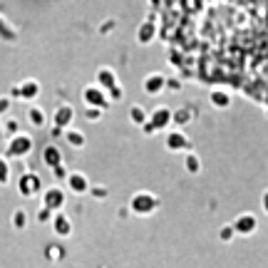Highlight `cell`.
<instances>
[{
  "label": "cell",
  "mask_w": 268,
  "mask_h": 268,
  "mask_svg": "<svg viewBox=\"0 0 268 268\" xmlns=\"http://www.w3.org/2000/svg\"><path fill=\"white\" fill-rule=\"evenodd\" d=\"M154 209H157V196H151V194H137L132 199V211L137 214H149Z\"/></svg>",
  "instance_id": "cell-1"
},
{
  "label": "cell",
  "mask_w": 268,
  "mask_h": 268,
  "mask_svg": "<svg viewBox=\"0 0 268 268\" xmlns=\"http://www.w3.org/2000/svg\"><path fill=\"white\" fill-rule=\"evenodd\" d=\"M256 226H258V221H256L253 214H241V216L234 221V228H236L239 234H253Z\"/></svg>",
  "instance_id": "cell-2"
},
{
  "label": "cell",
  "mask_w": 268,
  "mask_h": 268,
  "mask_svg": "<svg viewBox=\"0 0 268 268\" xmlns=\"http://www.w3.org/2000/svg\"><path fill=\"white\" fill-rule=\"evenodd\" d=\"M171 117H174V114L167 107H159V109H154V112L149 114V122L154 124V129H159V127H167L171 122Z\"/></svg>",
  "instance_id": "cell-3"
},
{
  "label": "cell",
  "mask_w": 268,
  "mask_h": 268,
  "mask_svg": "<svg viewBox=\"0 0 268 268\" xmlns=\"http://www.w3.org/2000/svg\"><path fill=\"white\" fill-rule=\"evenodd\" d=\"M167 87V80L162 77V74H149V77L144 80V90L149 92V95H157V92H162Z\"/></svg>",
  "instance_id": "cell-4"
},
{
  "label": "cell",
  "mask_w": 268,
  "mask_h": 268,
  "mask_svg": "<svg viewBox=\"0 0 268 268\" xmlns=\"http://www.w3.org/2000/svg\"><path fill=\"white\" fill-rule=\"evenodd\" d=\"M85 102L87 104H92V107H107L109 104V99L97 90V87H90V90H85Z\"/></svg>",
  "instance_id": "cell-5"
},
{
  "label": "cell",
  "mask_w": 268,
  "mask_h": 268,
  "mask_svg": "<svg viewBox=\"0 0 268 268\" xmlns=\"http://www.w3.org/2000/svg\"><path fill=\"white\" fill-rule=\"evenodd\" d=\"M209 99H211V104L219 107V109H226L228 104H231V95L223 92V90H214V92L209 95Z\"/></svg>",
  "instance_id": "cell-6"
},
{
  "label": "cell",
  "mask_w": 268,
  "mask_h": 268,
  "mask_svg": "<svg viewBox=\"0 0 268 268\" xmlns=\"http://www.w3.org/2000/svg\"><path fill=\"white\" fill-rule=\"evenodd\" d=\"M167 146L169 149H186L189 146V139L181 132H169L167 134Z\"/></svg>",
  "instance_id": "cell-7"
},
{
  "label": "cell",
  "mask_w": 268,
  "mask_h": 268,
  "mask_svg": "<svg viewBox=\"0 0 268 268\" xmlns=\"http://www.w3.org/2000/svg\"><path fill=\"white\" fill-rule=\"evenodd\" d=\"M97 80H99L102 87H114V85H117V74H114L112 70H99L97 72Z\"/></svg>",
  "instance_id": "cell-8"
},
{
  "label": "cell",
  "mask_w": 268,
  "mask_h": 268,
  "mask_svg": "<svg viewBox=\"0 0 268 268\" xmlns=\"http://www.w3.org/2000/svg\"><path fill=\"white\" fill-rule=\"evenodd\" d=\"M154 32H157V27H154V23H144L142 27H139V43H149L151 37H154Z\"/></svg>",
  "instance_id": "cell-9"
},
{
  "label": "cell",
  "mask_w": 268,
  "mask_h": 268,
  "mask_svg": "<svg viewBox=\"0 0 268 268\" xmlns=\"http://www.w3.org/2000/svg\"><path fill=\"white\" fill-rule=\"evenodd\" d=\"M129 114H132V122H137V124H144V122L149 120V117H146V112H144L142 107H137V104L129 109Z\"/></svg>",
  "instance_id": "cell-10"
},
{
  "label": "cell",
  "mask_w": 268,
  "mask_h": 268,
  "mask_svg": "<svg viewBox=\"0 0 268 268\" xmlns=\"http://www.w3.org/2000/svg\"><path fill=\"white\" fill-rule=\"evenodd\" d=\"M70 181H72V186L77 189V191H85V189H87V179H85L82 174H74Z\"/></svg>",
  "instance_id": "cell-11"
},
{
  "label": "cell",
  "mask_w": 268,
  "mask_h": 268,
  "mask_svg": "<svg viewBox=\"0 0 268 268\" xmlns=\"http://www.w3.org/2000/svg\"><path fill=\"white\" fill-rule=\"evenodd\" d=\"M184 164H186L189 171H199V157L196 154H186V162Z\"/></svg>",
  "instance_id": "cell-12"
},
{
  "label": "cell",
  "mask_w": 268,
  "mask_h": 268,
  "mask_svg": "<svg viewBox=\"0 0 268 268\" xmlns=\"http://www.w3.org/2000/svg\"><path fill=\"white\" fill-rule=\"evenodd\" d=\"M234 234H236V228H234V226H223V228H221V241H231Z\"/></svg>",
  "instance_id": "cell-13"
},
{
  "label": "cell",
  "mask_w": 268,
  "mask_h": 268,
  "mask_svg": "<svg viewBox=\"0 0 268 268\" xmlns=\"http://www.w3.org/2000/svg\"><path fill=\"white\" fill-rule=\"evenodd\" d=\"M70 120H72V109H67V107H65V109H60V120H57V122L67 124Z\"/></svg>",
  "instance_id": "cell-14"
},
{
  "label": "cell",
  "mask_w": 268,
  "mask_h": 268,
  "mask_svg": "<svg viewBox=\"0 0 268 268\" xmlns=\"http://www.w3.org/2000/svg\"><path fill=\"white\" fill-rule=\"evenodd\" d=\"M60 201H62V194H60V191H52V194H48V204L57 206Z\"/></svg>",
  "instance_id": "cell-15"
},
{
  "label": "cell",
  "mask_w": 268,
  "mask_h": 268,
  "mask_svg": "<svg viewBox=\"0 0 268 268\" xmlns=\"http://www.w3.org/2000/svg\"><path fill=\"white\" fill-rule=\"evenodd\" d=\"M57 231H60V234H67V231H70V223L65 221V216H60V221H57Z\"/></svg>",
  "instance_id": "cell-16"
},
{
  "label": "cell",
  "mask_w": 268,
  "mask_h": 268,
  "mask_svg": "<svg viewBox=\"0 0 268 268\" xmlns=\"http://www.w3.org/2000/svg\"><path fill=\"white\" fill-rule=\"evenodd\" d=\"M109 97H112V99H120V97H122V90H120L117 85H114V87H109Z\"/></svg>",
  "instance_id": "cell-17"
},
{
  "label": "cell",
  "mask_w": 268,
  "mask_h": 268,
  "mask_svg": "<svg viewBox=\"0 0 268 268\" xmlns=\"http://www.w3.org/2000/svg\"><path fill=\"white\" fill-rule=\"evenodd\" d=\"M70 139H72V144H74V146H82V134L74 132V134H70Z\"/></svg>",
  "instance_id": "cell-18"
},
{
  "label": "cell",
  "mask_w": 268,
  "mask_h": 268,
  "mask_svg": "<svg viewBox=\"0 0 268 268\" xmlns=\"http://www.w3.org/2000/svg\"><path fill=\"white\" fill-rule=\"evenodd\" d=\"M261 204H263V209L268 211V191H266V194H263V199H261Z\"/></svg>",
  "instance_id": "cell-19"
}]
</instances>
